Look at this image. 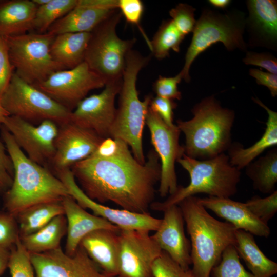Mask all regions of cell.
<instances>
[{
	"label": "cell",
	"mask_w": 277,
	"mask_h": 277,
	"mask_svg": "<svg viewBox=\"0 0 277 277\" xmlns=\"http://www.w3.org/2000/svg\"><path fill=\"white\" fill-rule=\"evenodd\" d=\"M124 143L114 156H89L70 168L83 192L101 204L111 202L122 209L148 214L161 177V163L154 149L139 163Z\"/></svg>",
	"instance_id": "obj_1"
},
{
	"label": "cell",
	"mask_w": 277,
	"mask_h": 277,
	"mask_svg": "<svg viewBox=\"0 0 277 277\" xmlns=\"http://www.w3.org/2000/svg\"><path fill=\"white\" fill-rule=\"evenodd\" d=\"M1 134L13 166L11 187L4 193V206L15 217L33 205L61 201L69 195L64 183L48 169L30 160L10 132L1 125Z\"/></svg>",
	"instance_id": "obj_2"
},
{
	"label": "cell",
	"mask_w": 277,
	"mask_h": 277,
	"mask_svg": "<svg viewBox=\"0 0 277 277\" xmlns=\"http://www.w3.org/2000/svg\"><path fill=\"white\" fill-rule=\"evenodd\" d=\"M177 205L190 238L191 269L196 277H210L225 249L235 246L237 229L230 223L211 215L199 197L189 196Z\"/></svg>",
	"instance_id": "obj_3"
},
{
	"label": "cell",
	"mask_w": 277,
	"mask_h": 277,
	"mask_svg": "<svg viewBox=\"0 0 277 277\" xmlns=\"http://www.w3.org/2000/svg\"><path fill=\"white\" fill-rule=\"evenodd\" d=\"M192 113L190 120L176 122L185 136V154L204 160L227 151L232 144L234 111L223 107L214 96H210L195 104Z\"/></svg>",
	"instance_id": "obj_4"
},
{
	"label": "cell",
	"mask_w": 277,
	"mask_h": 277,
	"mask_svg": "<svg viewBox=\"0 0 277 277\" xmlns=\"http://www.w3.org/2000/svg\"><path fill=\"white\" fill-rule=\"evenodd\" d=\"M149 57L130 50L126 57L125 66L119 93V107L110 132V137L118 138L131 147L135 159L146 162L143 147V133L151 98L140 99L136 81L140 71L148 63Z\"/></svg>",
	"instance_id": "obj_5"
},
{
	"label": "cell",
	"mask_w": 277,
	"mask_h": 277,
	"mask_svg": "<svg viewBox=\"0 0 277 277\" xmlns=\"http://www.w3.org/2000/svg\"><path fill=\"white\" fill-rule=\"evenodd\" d=\"M188 173L190 181L186 187L178 186L176 191L163 202H153L150 208L163 212L182 200L198 193L209 196L230 198L238 191L241 171L232 166L225 153L212 159L200 160L184 154L177 161Z\"/></svg>",
	"instance_id": "obj_6"
},
{
	"label": "cell",
	"mask_w": 277,
	"mask_h": 277,
	"mask_svg": "<svg viewBox=\"0 0 277 277\" xmlns=\"http://www.w3.org/2000/svg\"><path fill=\"white\" fill-rule=\"evenodd\" d=\"M246 27L244 14L233 10L221 13L205 9L196 21L190 44L185 57L184 65L180 71L183 79L188 83L191 65L195 58L212 45L220 42L229 51L236 49L245 51L247 45L244 39Z\"/></svg>",
	"instance_id": "obj_7"
},
{
	"label": "cell",
	"mask_w": 277,
	"mask_h": 277,
	"mask_svg": "<svg viewBox=\"0 0 277 277\" xmlns=\"http://www.w3.org/2000/svg\"><path fill=\"white\" fill-rule=\"evenodd\" d=\"M122 16L117 10L91 32L84 61L106 83L122 79L126 57L135 39L118 37L116 27Z\"/></svg>",
	"instance_id": "obj_8"
},
{
	"label": "cell",
	"mask_w": 277,
	"mask_h": 277,
	"mask_svg": "<svg viewBox=\"0 0 277 277\" xmlns=\"http://www.w3.org/2000/svg\"><path fill=\"white\" fill-rule=\"evenodd\" d=\"M9 115L33 124L50 120L60 126L70 122L72 111L13 73L1 97Z\"/></svg>",
	"instance_id": "obj_9"
},
{
	"label": "cell",
	"mask_w": 277,
	"mask_h": 277,
	"mask_svg": "<svg viewBox=\"0 0 277 277\" xmlns=\"http://www.w3.org/2000/svg\"><path fill=\"white\" fill-rule=\"evenodd\" d=\"M54 37L48 32L4 37L14 72L20 78L35 85L52 73L64 69L51 55L50 47Z\"/></svg>",
	"instance_id": "obj_10"
},
{
	"label": "cell",
	"mask_w": 277,
	"mask_h": 277,
	"mask_svg": "<svg viewBox=\"0 0 277 277\" xmlns=\"http://www.w3.org/2000/svg\"><path fill=\"white\" fill-rule=\"evenodd\" d=\"M106 84L84 61L73 68L55 71L33 86L72 111L90 91L104 87Z\"/></svg>",
	"instance_id": "obj_11"
},
{
	"label": "cell",
	"mask_w": 277,
	"mask_h": 277,
	"mask_svg": "<svg viewBox=\"0 0 277 277\" xmlns=\"http://www.w3.org/2000/svg\"><path fill=\"white\" fill-rule=\"evenodd\" d=\"M145 124L151 136V143L161 163V177L158 191L161 197L172 194L177 189L175 163L184 153L179 144L181 131L176 125H167L149 107Z\"/></svg>",
	"instance_id": "obj_12"
},
{
	"label": "cell",
	"mask_w": 277,
	"mask_h": 277,
	"mask_svg": "<svg viewBox=\"0 0 277 277\" xmlns=\"http://www.w3.org/2000/svg\"><path fill=\"white\" fill-rule=\"evenodd\" d=\"M149 233L120 230L117 277H154L152 265L162 250Z\"/></svg>",
	"instance_id": "obj_13"
},
{
	"label": "cell",
	"mask_w": 277,
	"mask_h": 277,
	"mask_svg": "<svg viewBox=\"0 0 277 277\" xmlns=\"http://www.w3.org/2000/svg\"><path fill=\"white\" fill-rule=\"evenodd\" d=\"M122 83V79L107 82L100 93L80 101L71 112L70 122L93 131L103 138L110 137L116 113L115 100Z\"/></svg>",
	"instance_id": "obj_14"
},
{
	"label": "cell",
	"mask_w": 277,
	"mask_h": 277,
	"mask_svg": "<svg viewBox=\"0 0 277 277\" xmlns=\"http://www.w3.org/2000/svg\"><path fill=\"white\" fill-rule=\"evenodd\" d=\"M2 125L30 160L41 166L50 162L54 154V141L58 129L55 123L45 120L35 125L10 115Z\"/></svg>",
	"instance_id": "obj_15"
},
{
	"label": "cell",
	"mask_w": 277,
	"mask_h": 277,
	"mask_svg": "<svg viewBox=\"0 0 277 277\" xmlns=\"http://www.w3.org/2000/svg\"><path fill=\"white\" fill-rule=\"evenodd\" d=\"M56 174L66 186L69 195L78 205L84 209H89L94 215L106 219L121 230L150 232L155 231L159 227L162 220L150 213H137L123 209H114L92 200L80 187L70 169L62 170Z\"/></svg>",
	"instance_id": "obj_16"
},
{
	"label": "cell",
	"mask_w": 277,
	"mask_h": 277,
	"mask_svg": "<svg viewBox=\"0 0 277 277\" xmlns=\"http://www.w3.org/2000/svg\"><path fill=\"white\" fill-rule=\"evenodd\" d=\"M29 254L35 277H115L104 272L80 246L72 255L61 246Z\"/></svg>",
	"instance_id": "obj_17"
},
{
	"label": "cell",
	"mask_w": 277,
	"mask_h": 277,
	"mask_svg": "<svg viewBox=\"0 0 277 277\" xmlns=\"http://www.w3.org/2000/svg\"><path fill=\"white\" fill-rule=\"evenodd\" d=\"M104 138L71 122L58 126L50 163L56 173L89 157Z\"/></svg>",
	"instance_id": "obj_18"
},
{
	"label": "cell",
	"mask_w": 277,
	"mask_h": 277,
	"mask_svg": "<svg viewBox=\"0 0 277 277\" xmlns=\"http://www.w3.org/2000/svg\"><path fill=\"white\" fill-rule=\"evenodd\" d=\"M164 216L155 233L152 235L162 251L181 267L191 265V244L184 232V221L180 207L172 205L164 211Z\"/></svg>",
	"instance_id": "obj_19"
},
{
	"label": "cell",
	"mask_w": 277,
	"mask_h": 277,
	"mask_svg": "<svg viewBox=\"0 0 277 277\" xmlns=\"http://www.w3.org/2000/svg\"><path fill=\"white\" fill-rule=\"evenodd\" d=\"M248 17L246 27L248 45L271 50L277 47V2L274 0H249L246 2Z\"/></svg>",
	"instance_id": "obj_20"
},
{
	"label": "cell",
	"mask_w": 277,
	"mask_h": 277,
	"mask_svg": "<svg viewBox=\"0 0 277 277\" xmlns=\"http://www.w3.org/2000/svg\"><path fill=\"white\" fill-rule=\"evenodd\" d=\"M64 215L67 221L66 240L65 252L73 254L80 246L82 240L96 230L105 229L120 232L121 229L106 219L89 213L71 196L62 200Z\"/></svg>",
	"instance_id": "obj_21"
},
{
	"label": "cell",
	"mask_w": 277,
	"mask_h": 277,
	"mask_svg": "<svg viewBox=\"0 0 277 277\" xmlns=\"http://www.w3.org/2000/svg\"><path fill=\"white\" fill-rule=\"evenodd\" d=\"M199 199L206 209L211 210L216 215L225 219L236 229L243 230L261 237L268 238L270 235V229L268 224L258 219L245 203L230 198L213 196Z\"/></svg>",
	"instance_id": "obj_22"
},
{
	"label": "cell",
	"mask_w": 277,
	"mask_h": 277,
	"mask_svg": "<svg viewBox=\"0 0 277 277\" xmlns=\"http://www.w3.org/2000/svg\"><path fill=\"white\" fill-rule=\"evenodd\" d=\"M120 232L102 229L85 236L80 246L106 274L117 277Z\"/></svg>",
	"instance_id": "obj_23"
},
{
	"label": "cell",
	"mask_w": 277,
	"mask_h": 277,
	"mask_svg": "<svg viewBox=\"0 0 277 277\" xmlns=\"http://www.w3.org/2000/svg\"><path fill=\"white\" fill-rule=\"evenodd\" d=\"M117 10L96 7L89 0H78L76 6L53 23L47 32L55 36L64 33L91 32Z\"/></svg>",
	"instance_id": "obj_24"
},
{
	"label": "cell",
	"mask_w": 277,
	"mask_h": 277,
	"mask_svg": "<svg viewBox=\"0 0 277 277\" xmlns=\"http://www.w3.org/2000/svg\"><path fill=\"white\" fill-rule=\"evenodd\" d=\"M252 100L263 108L268 114L266 128L262 137L251 146L244 148L238 142L232 143L227 150L230 164L241 170L255 160L265 150L277 145V113L257 97Z\"/></svg>",
	"instance_id": "obj_25"
},
{
	"label": "cell",
	"mask_w": 277,
	"mask_h": 277,
	"mask_svg": "<svg viewBox=\"0 0 277 277\" xmlns=\"http://www.w3.org/2000/svg\"><path fill=\"white\" fill-rule=\"evenodd\" d=\"M37 8L32 0L0 1V35L16 36L33 29Z\"/></svg>",
	"instance_id": "obj_26"
},
{
	"label": "cell",
	"mask_w": 277,
	"mask_h": 277,
	"mask_svg": "<svg viewBox=\"0 0 277 277\" xmlns=\"http://www.w3.org/2000/svg\"><path fill=\"white\" fill-rule=\"evenodd\" d=\"M91 32L64 33L55 36L50 47L53 60L64 69L84 61Z\"/></svg>",
	"instance_id": "obj_27"
},
{
	"label": "cell",
	"mask_w": 277,
	"mask_h": 277,
	"mask_svg": "<svg viewBox=\"0 0 277 277\" xmlns=\"http://www.w3.org/2000/svg\"><path fill=\"white\" fill-rule=\"evenodd\" d=\"M235 247L255 277H272L277 273V263L268 259L256 243L253 235L243 230L235 231Z\"/></svg>",
	"instance_id": "obj_28"
},
{
	"label": "cell",
	"mask_w": 277,
	"mask_h": 277,
	"mask_svg": "<svg viewBox=\"0 0 277 277\" xmlns=\"http://www.w3.org/2000/svg\"><path fill=\"white\" fill-rule=\"evenodd\" d=\"M66 232V217L60 215L37 231L20 239L22 245L29 253H43L61 246V240Z\"/></svg>",
	"instance_id": "obj_29"
},
{
	"label": "cell",
	"mask_w": 277,
	"mask_h": 277,
	"mask_svg": "<svg viewBox=\"0 0 277 277\" xmlns=\"http://www.w3.org/2000/svg\"><path fill=\"white\" fill-rule=\"evenodd\" d=\"M60 215H64L62 201L39 203L25 209L15 217L20 238L37 231Z\"/></svg>",
	"instance_id": "obj_30"
},
{
	"label": "cell",
	"mask_w": 277,
	"mask_h": 277,
	"mask_svg": "<svg viewBox=\"0 0 277 277\" xmlns=\"http://www.w3.org/2000/svg\"><path fill=\"white\" fill-rule=\"evenodd\" d=\"M246 175L252 181L253 188L264 194L275 191L277 182V149L254 160L246 167Z\"/></svg>",
	"instance_id": "obj_31"
},
{
	"label": "cell",
	"mask_w": 277,
	"mask_h": 277,
	"mask_svg": "<svg viewBox=\"0 0 277 277\" xmlns=\"http://www.w3.org/2000/svg\"><path fill=\"white\" fill-rule=\"evenodd\" d=\"M185 37L171 19L164 21L150 41L149 48L156 58L162 60L169 55L171 50L179 52Z\"/></svg>",
	"instance_id": "obj_32"
},
{
	"label": "cell",
	"mask_w": 277,
	"mask_h": 277,
	"mask_svg": "<svg viewBox=\"0 0 277 277\" xmlns=\"http://www.w3.org/2000/svg\"><path fill=\"white\" fill-rule=\"evenodd\" d=\"M78 0H50L46 4L38 6L33 29L38 33H46L56 21L67 14L77 5Z\"/></svg>",
	"instance_id": "obj_33"
},
{
	"label": "cell",
	"mask_w": 277,
	"mask_h": 277,
	"mask_svg": "<svg viewBox=\"0 0 277 277\" xmlns=\"http://www.w3.org/2000/svg\"><path fill=\"white\" fill-rule=\"evenodd\" d=\"M236 248L230 245L223 251L221 260L211 270L212 277H255L241 264Z\"/></svg>",
	"instance_id": "obj_34"
},
{
	"label": "cell",
	"mask_w": 277,
	"mask_h": 277,
	"mask_svg": "<svg viewBox=\"0 0 277 277\" xmlns=\"http://www.w3.org/2000/svg\"><path fill=\"white\" fill-rule=\"evenodd\" d=\"M8 268L11 277H35L30 254L22 245L21 239L10 249Z\"/></svg>",
	"instance_id": "obj_35"
},
{
	"label": "cell",
	"mask_w": 277,
	"mask_h": 277,
	"mask_svg": "<svg viewBox=\"0 0 277 277\" xmlns=\"http://www.w3.org/2000/svg\"><path fill=\"white\" fill-rule=\"evenodd\" d=\"M245 203L258 219L268 224L277 212V191L264 198L254 196Z\"/></svg>",
	"instance_id": "obj_36"
},
{
	"label": "cell",
	"mask_w": 277,
	"mask_h": 277,
	"mask_svg": "<svg viewBox=\"0 0 277 277\" xmlns=\"http://www.w3.org/2000/svg\"><path fill=\"white\" fill-rule=\"evenodd\" d=\"M152 271L154 277H196L191 269L183 268L164 251L153 263Z\"/></svg>",
	"instance_id": "obj_37"
},
{
	"label": "cell",
	"mask_w": 277,
	"mask_h": 277,
	"mask_svg": "<svg viewBox=\"0 0 277 277\" xmlns=\"http://www.w3.org/2000/svg\"><path fill=\"white\" fill-rule=\"evenodd\" d=\"M195 9L187 4L180 3L169 11V15L177 30L185 36L193 32L196 20Z\"/></svg>",
	"instance_id": "obj_38"
},
{
	"label": "cell",
	"mask_w": 277,
	"mask_h": 277,
	"mask_svg": "<svg viewBox=\"0 0 277 277\" xmlns=\"http://www.w3.org/2000/svg\"><path fill=\"white\" fill-rule=\"evenodd\" d=\"M16 217L9 212H0V246L11 249L20 239Z\"/></svg>",
	"instance_id": "obj_39"
},
{
	"label": "cell",
	"mask_w": 277,
	"mask_h": 277,
	"mask_svg": "<svg viewBox=\"0 0 277 277\" xmlns=\"http://www.w3.org/2000/svg\"><path fill=\"white\" fill-rule=\"evenodd\" d=\"M182 79L180 72L173 77L159 75L153 84L154 91L157 96L173 101L180 100L182 98V94L179 90L178 84Z\"/></svg>",
	"instance_id": "obj_40"
},
{
	"label": "cell",
	"mask_w": 277,
	"mask_h": 277,
	"mask_svg": "<svg viewBox=\"0 0 277 277\" xmlns=\"http://www.w3.org/2000/svg\"><path fill=\"white\" fill-rule=\"evenodd\" d=\"M14 71L5 38L0 35V98L8 86Z\"/></svg>",
	"instance_id": "obj_41"
},
{
	"label": "cell",
	"mask_w": 277,
	"mask_h": 277,
	"mask_svg": "<svg viewBox=\"0 0 277 277\" xmlns=\"http://www.w3.org/2000/svg\"><path fill=\"white\" fill-rule=\"evenodd\" d=\"M14 169L5 145L0 141V193H5L11 186Z\"/></svg>",
	"instance_id": "obj_42"
},
{
	"label": "cell",
	"mask_w": 277,
	"mask_h": 277,
	"mask_svg": "<svg viewBox=\"0 0 277 277\" xmlns=\"http://www.w3.org/2000/svg\"><path fill=\"white\" fill-rule=\"evenodd\" d=\"M177 104L174 101L156 96L152 97L149 108L156 113L168 126L172 127L173 123V110Z\"/></svg>",
	"instance_id": "obj_43"
},
{
	"label": "cell",
	"mask_w": 277,
	"mask_h": 277,
	"mask_svg": "<svg viewBox=\"0 0 277 277\" xmlns=\"http://www.w3.org/2000/svg\"><path fill=\"white\" fill-rule=\"evenodd\" d=\"M243 61L246 65L258 66L267 70L268 72L277 74V59L270 53L248 51Z\"/></svg>",
	"instance_id": "obj_44"
},
{
	"label": "cell",
	"mask_w": 277,
	"mask_h": 277,
	"mask_svg": "<svg viewBox=\"0 0 277 277\" xmlns=\"http://www.w3.org/2000/svg\"><path fill=\"white\" fill-rule=\"evenodd\" d=\"M118 9L126 21L140 27L144 12V5L140 0H118Z\"/></svg>",
	"instance_id": "obj_45"
},
{
	"label": "cell",
	"mask_w": 277,
	"mask_h": 277,
	"mask_svg": "<svg viewBox=\"0 0 277 277\" xmlns=\"http://www.w3.org/2000/svg\"><path fill=\"white\" fill-rule=\"evenodd\" d=\"M124 143L125 142L118 138H104L90 156L101 159L113 157L120 152Z\"/></svg>",
	"instance_id": "obj_46"
},
{
	"label": "cell",
	"mask_w": 277,
	"mask_h": 277,
	"mask_svg": "<svg viewBox=\"0 0 277 277\" xmlns=\"http://www.w3.org/2000/svg\"><path fill=\"white\" fill-rule=\"evenodd\" d=\"M249 74L254 77L257 84L266 87L272 97L277 95V74L262 71L258 69H250Z\"/></svg>",
	"instance_id": "obj_47"
},
{
	"label": "cell",
	"mask_w": 277,
	"mask_h": 277,
	"mask_svg": "<svg viewBox=\"0 0 277 277\" xmlns=\"http://www.w3.org/2000/svg\"><path fill=\"white\" fill-rule=\"evenodd\" d=\"M10 257V249L0 246V277L8 268Z\"/></svg>",
	"instance_id": "obj_48"
},
{
	"label": "cell",
	"mask_w": 277,
	"mask_h": 277,
	"mask_svg": "<svg viewBox=\"0 0 277 277\" xmlns=\"http://www.w3.org/2000/svg\"><path fill=\"white\" fill-rule=\"evenodd\" d=\"M208 2L214 7L219 9H225L231 3L229 0H209Z\"/></svg>",
	"instance_id": "obj_49"
},
{
	"label": "cell",
	"mask_w": 277,
	"mask_h": 277,
	"mask_svg": "<svg viewBox=\"0 0 277 277\" xmlns=\"http://www.w3.org/2000/svg\"><path fill=\"white\" fill-rule=\"evenodd\" d=\"M9 116L10 115L2 105L0 98V125H2Z\"/></svg>",
	"instance_id": "obj_50"
},
{
	"label": "cell",
	"mask_w": 277,
	"mask_h": 277,
	"mask_svg": "<svg viewBox=\"0 0 277 277\" xmlns=\"http://www.w3.org/2000/svg\"><path fill=\"white\" fill-rule=\"evenodd\" d=\"M32 1L38 7L46 4L50 0H32Z\"/></svg>",
	"instance_id": "obj_51"
}]
</instances>
